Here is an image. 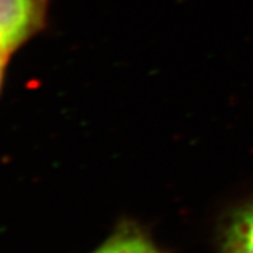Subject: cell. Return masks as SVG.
<instances>
[{
    "instance_id": "1",
    "label": "cell",
    "mask_w": 253,
    "mask_h": 253,
    "mask_svg": "<svg viewBox=\"0 0 253 253\" xmlns=\"http://www.w3.org/2000/svg\"><path fill=\"white\" fill-rule=\"evenodd\" d=\"M44 0H0V54H9L42 26Z\"/></svg>"
},
{
    "instance_id": "2",
    "label": "cell",
    "mask_w": 253,
    "mask_h": 253,
    "mask_svg": "<svg viewBox=\"0 0 253 253\" xmlns=\"http://www.w3.org/2000/svg\"><path fill=\"white\" fill-rule=\"evenodd\" d=\"M221 253H253V201L228 219Z\"/></svg>"
},
{
    "instance_id": "3",
    "label": "cell",
    "mask_w": 253,
    "mask_h": 253,
    "mask_svg": "<svg viewBox=\"0 0 253 253\" xmlns=\"http://www.w3.org/2000/svg\"><path fill=\"white\" fill-rule=\"evenodd\" d=\"M94 253H161L146 236L132 225H124Z\"/></svg>"
},
{
    "instance_id": "4",
    "label": "cell",
    "mask_w": 253,
    "mask_h": 253,
    "mask_svg": "<svg viewBox=\"0 0 253 253\" xmlns=\"http://www.w3.org/2000/svg\"><path fill=\"white\" fill-rule=\"evenodd\" d=\"M4 61H6V55L0 54V82H1V76H3V66H4Z\"/></svg>"
}]
</instances>
